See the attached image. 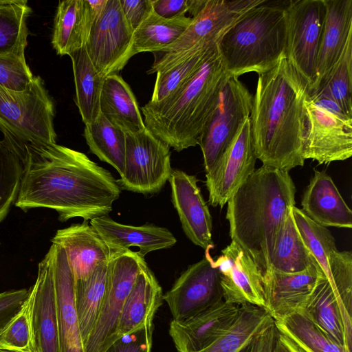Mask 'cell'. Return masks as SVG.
<instances>
[{
	"label": "cell",
	"instance_id": "obj_40",
	"mask_svg": "<svg viewBox=\"0 0 352 352\" xmlns=\"http://www.w3.org/2000/svg\"><path fill=\"white\" fill-rule=\"evenodd\" d=\"M34 295L33 285L21 309L0 331V350L36 352L33 329Z\"/></svg>",
	"mask_w": 352,
	"mask_h": 352
},
{
	"label": "cell",
	"instance_id": "obj_3",
	"mask_svg": "<svg viewBox=\"0 0 352 352\" xmlns=\"http://www.w3.org/2000/svg\"><path fill=\"white\" fill-rule=\"evenodd\" d=\"M296 187L289 172L261 166L228 201L229 234L252 258L263 278L284 222L295 206Z\"/></svg>",
	"mask_w": 352,
	"mask_h": 352
},
{
	"label": "cell",
	"instance_id": "obj_2",
	"mask_svg": "<svg viewBox=\"0 0 352 352\" xmlns=\"http://www.w3.org/2000/svg\"><path fill=\"white\" fill-rule=\"evenodd\" d=\"M308 88L285 54L258 75L250 116L256 158L263 165L289 172L302 166Z\"/></svg>",
	"mask_w": 352,
	"mask_h": 352
},
{
	"label": "cell",
	"instance_id": "obj_4",
	"mask_svg": "<svg viewBox=\"0 0 352 352\" xmlns=\"http://www.w3.org/2000/svg\"><path fill=\"white\" fill-rule=\"evenodd\" d=\"M230 76L217 47L197 72L174 93L141 107L146 129L177 152L195 146Z\"/></svg>",
	"mask_w": 352,
	"mask_h": 352
},
{
	"label": "cell",
	"instance_id": "obj_43",
	"mask_svg": "<svg viewBox=\"0 0 352 352\" xmlns=\"http://www.w3.org/2000/svg\"><path fill=\"white\" fill-rule=\"evenodd\" d=\"M22 172L19 158L0 140V223L17 199Z\"/></svg>",
	"mask_w": 352,
	"mask_h": 352
},
{
	"label": "cell",
	"instance_id": "obj_39",
	"mask_svg": "<svg viewBox=\"0 0 352 352\" xmlns=\"http://www.w3.org/2000/svg\"><path fill=\"white\" fill-rule=\"evenodd\" d=\"M309 95L331 98L346 116L352 118V32L325 82Z\"/></svg>",
	"mask_w": 352,
	"mask_h": 352
},
{
	"label": "cell",
	"instance_id": "obj_9",
	"mask_svg": "<svg viewBox=\"0 0 352 352\" xmlns=\"http://www.w3.org/2000/svg\"><path fill=\"white\" fill-rule=\"evenodd\" d=\"M173 169L170 147L146 128L125 133L124 170L117 180L124 190L143 195L159 192Z\"/></svg>",
	"mask_w": 352,
	"mask_h": 352
},
{
	"label": "cell",
	"instance_id": "obj_12",
	"mask_svg": "<svg viewBox=\"0 0 352 352\" xmlns=\"http://www.w3.org/2000/svg\"><path fill=\"white\" fill-rule=\"evenodd\" d=\"M253 96L239 78L230 76L199 140L206 173L217 163L250 116Z\"/></svg>",
	"mask_w": 352,
	"mask_h": 352
},
{
	"label": "cell",
	"instance_id": "obj_30",
	"mask_svg": "<svg viewBox=\"0 0 352 352\" xmlns=\"http://www.w3.org/2000/svg\"><path fill=\"white\" fill-rule=\"evenodd\" d=\"M273 322L265 308L240 305L236 316L222 333L198 352H238Z\"/></svg>",
	"mask_w": 352,
	"mask_h": 352
},
{
	"label": "cell",
	"instance_id": "obj_41",
	"mask_svg": "<svg viewBox=\"0 0 352 352\" xmlns=\"http://www.w3.org/2000/svg\"><path fill=\"white\" fill-rule=\"evenodd\" d=\"M292 214L302 240L328 278V258L331 252L338 250L334 237L326 227L311 220L298 208H292Z\"/></svg>",
	"mask_w": 352,
	"mask_h": 352
},
{
	"label": "cell",
	"instance_id": "obj_5",
	"mask_svg": "<svg viewBox=\"0 0 352 352\" xmlns=\"http://www.w3.org/2000/svg\"><path fill=\"white\" fill-rule=\"evenodd\" d=\"M286 2L258 5L245 13L221 37L217 49L230 76L260 75L274 67L285 54Z\"/></svg>",
	"mask_w": 352,
	"mask_h": 352
},
{
	"label": "cell",
	"instance_id": "obj_21",
	"mask_svg": "<svg viewBox=\"0 0 352 352\" xmlns=\"http://www.w3.org/2000/svg\"><path fill=\"white\" fill-rule=\"evenodd\" d=\"M51 263L56 300L60 352H85L74 298V276L64 250L52 244Z\"/></svg>",
	"mask_w": 352,
	"mask_h": 352
},
{
	"label": "cell",
	"instance_id": "obj_47",
	"mask_svg": "<svg viewBox=\"0 0 352 352\" xmlns=\"http://www.w3.org/2000/svg\"><path fill=\"white\" fill-rule=\"evenodd\" d=\"M29 294V289H12L0 293V331L19 312Z\"/></svg>",
	"mask_w": 352,
	"mask_h": 352
},
{
	"label": "cell",
	"instance_id": "obj_51",
	"mask_svg": "<svg viewBox=\"0 0 352 352\" xmlns=\"http://www.w3.org/2000/svg\"><path fill=\"white\" fill-rule=\"evenodd\" d=\"M0 352H14V351H5V350H0Z\"/></svg>",
	"mask_w": 352,
	"mask_h": 352
},
{
	"label": "cell",
	"instance_id": "obj_28",
	"mask_svg": "<svg viewBox=\"0 0 352 352\" xmlns=\"http://www.w3.org/2000/svg\"><path fill=\"white\" fill-rule=\"evenodd\" d=\"M300 311L337 343L351 351L352 334L346 329L338 299L326 277L318 282Z\"/></svg>",
	"mask_w": 352,
	"mask_h": 352
},
{
	"label": "cell",
	"instance_id": "obj_15",
	"mask_svg": "<svg viewBox=\"0 0 352 352\" xmlns=\"http://www.w3.org/2000/svg\"><path fill=\"white\" fill-rule=\"evenodd\" d=\"M256 159L248 118L217 163L206 174L209 204L223 208L254 173Z\"/></svg>",
	"mask_w": 352,
	"mask_h": 352
},
{
	"label": "cell",
	"instance_id": "obj_20",
	"mask_svg": "<svg viewBox=\"0 0 352 352\" xmlns=\"http://www.w3.org/2000/svg\"><path fill=\"white\" fill-rule=\"evenodd\" d=\"M51 241L64 250L74 280L88 278L99 265L108 262L111 254L88 221L58 230Z\"/></svg>",
	"mask_w": 352,
	"mask_h": 352
},
{
	"label": "cell",
	"instance_id": "obj_16",
	"mask_svg": "<svg viewBox=\"0 0 352 352\" xmlns=\"http://www.w3.org/2000/svg\"><path fill=\"white\" fill-rule=\"evenodd\" d=\"M221 253L214 263L220 274L223 300L265 308L263 276L252 258L234 241Z\"/></svg>",
	"mask_w": 352,
	"mask_h": 352
},
{
	"label": "cell",
	"instance_id": "obj_34",
	"mask_svg": "<svg viewBox=\"0 0 352 352\" xmlns=\"http://www.w3.org/2000/svg\"><path fill=\"white\" fill-rule=\"evenodd\" d=\"M192 17L186 15L166 19L153 10L133 32L132 53L159 52L174 43L186 30Z\"/></svg>",
	"mask_w": 352,
	"mask_h": 352
},
{
	"label": "cell",
	"instance_id": "obj_19",
	"mask_svg": "<svg viewBox=\"0 0 352 352\" xmlns=\"http://www.w3.org/2000/svg\"><path fill=\"white\" fill-rule=\"evenodd\" d=\"M239 305L224 300L182 320H172L169 334L178 352H198L212 344L232 322Z\"/></svg>",
	"mask_w": 352,
	"mask_h": 352
},
{
	"label": "cell",
	"instance_id": "obj_25",
	"mask_svg": "<svg viewBox=\"0 0 352 352\" xmlns=\"http://www.w3.org/2000/svg\"><path fill=\"white\" fill-rule=\"evenodd\" d=\"M301 206L305 214L322 226L352 228V211L324 171L314 170Z\"/></svg>",
	"mask_w": 352,
	"mask_h": 352
},
{
	"label": "cell",
	"instance_id": "obj_26",
	"mask_svg": "<svg viewBox=\"0 0 352 352\" xmlns=\"http://www.w3.org/2000/svg\"><path fill=\"white\" fill-rule=\"evenodd\" d=\"M163 295L162 289L153 272L148 265H145L124 302L116 341L153 324L155 314L162 305Z\"/></svg>",
	"mask_w": 352,
	"mask_h": 352
},
{
	"label": "cell",
	"instance_id": "obj_13",
	"mask_svg": "<svg viewBox=\"0 0 352 352\" xmlns=\"http://www.w3.org/2000/svg\"><path fill=\"white\" fill-rule=\"evenodd\" d=\"M133 30L125 19L120 0H107L85 46L101 76L106 78L118 74L133 56Z\"/></svg>",
	"mask_w": 352,
	"mask_h": 352
},
{
	"label": "cell",
	"instance_id": "obj_46",
	"mask_svg": "<svg viewBox=\"0 0 352 352\" xmlns=\"http://www.w3.org/2000/svg\"><path fill=\"white\" fill-rule=\"evenodd\" d=\"M206 0H152L153 11L159 16L171 19L189 12L194 17Z\"/></svg>",
	"mask_w": 352,
	"mask_h": 352
},
{
	"label": "cell",
	"instance_id": "obj_29",
	"mask_svg": "<svg viewBox=\"0 0 352 352\" xmlns=\"http://www.w3.org/2000/svg\"><path fill=\"white\" fill-rule=\"evenodd\" d=\"M91 30L87 19L85 0L58 2L52 38V46L57 54L69 56L84 47Z\"/></svg>",
	"mask_w": 352,
	"mask_h": 352
},
{
	"label": "cell",
	"instance_id": "obj_14",
	"mask_svg": "<svg viewBox=\"0 0 352 352\" xmlns=\"http://www.w3.org/2000/svg\"><path fill=\"white\" fill-rule=\"evenodd\" d=\"M173 320H182L223 301L220 274L210 254L189 265L163 295Z\"/></svg>",
	"mask_w": 352,
	"mask_h": 352
},
{
	"label": "cell",
	"instance_id": "obj_7",
	"mask_svg": "<svg viewBox=\"0 0 352 352\" xmlns=\"http://www.w3.org/2000/svg\"><path fill=\"white\" fill-rule=\"evenodd\" d=\"M303 157L318 164L344 161L352 155V118L331 98L306 95Z\"/></svg>",
	"mask_w": 352,
	"mask_h": 352
},
{
	"label": "cell",
	"instance_id": "obj_50",
	"mask_svg": "<svg viewBox=\"0 0 352 352\" xmlns=\"http://www.w3.org/2000/svg\"><path fill=\"white\" fill-rule=\"evenodd\" d=\"M272 352H304L287 336L277 330Z\"/></svg>",
	"mask_w": 352,
	"mask_h": 352
},
{
	"label": "cell",
	"instance_id": "obj_10",
	"mask_svg": "<svg viewBox=\"0 0 352 352\" xmlns=\"http://www.w3.org/2000/svg\"><path fill=\"white\" fill-rule=\"evenodd\" d=\"M285 56L309 92L316 78V66L325 9L323 0L286 2Z\"/></svg>",
	"mask_w": 352,
	"mask_h": 352
},
{
	"label": "cell",
	"instance_id": "obj_38",
	"mask_svg": "<svg viewBox=\"0 0 352 352\" xmlns=\"http://www.w3.org/2000/svg\"><path fill=\"white\" fill-rule=\"evenodd\" d=\"M217 43H209L182 61L157 72L153 92L148 102H161L185 84L214 52Z\"/></svg>",
	"mask_w": 352,
	"mask_h": 352
},
{
	"label": "cell",
	"instance_id": "obj_18",
	"mask_svg": "<svg viewBox=\"0 0 352 352\" xmlns=\"http://www.w3.org/2000/svg\"><path fill=\"white\" fill-rule=\"evenodd\" d=\"M323 277L318 264L295 273L271 271L263 278L265 310L274 320L301 310Z\"/></svg>",
	"mask_w": 352,
	"mask_h": 352
},
{
	"label": "cell",
	"instance_id": "obj_6",
	"mask_svg": "<svg viewBox=\"0 0 352 352\" xmlns=\"http://www.w3.org/2000/svg\"><path fill=\"white\" fill-rule=\"evenodd\" d=\"M55 103L43 80L34 76L23 91L0 86V131L36 144H56Z\"/></svg>",
	"mask_w": 352,
	"mask_h": 352
},
{
	"label": "cell",
	"instance_id": "obj_11",
	"mask_svg": "<svg viewBox=\"0 0 352 352\" xmlns=\"http://www.w3.org/2000/svg\"><path fill=\"white\" fill-rule=\"evenodd\" d=\"M266 0H206L183 34L155 56L147 74L168 69L184 52L204 41H219L245 13Z\"/></svg>",
	"mask_w": 352,
	"mask_h": 352
},
{
	"label": "cell",
	"instance_id": "obj_49",
	"mask_svg": "<svg viewBox=\"0 0 352 352\" xmlns=\"http://www.w3.org/2000/svg\"><path fill=\"white\" fill-rule=\"evenodd\" d=\"M277 333L274 322L238 352H272Z\"/></svg>",
	"mask_w": 352,
	"mask_h": 352
},
{
	"label": "cell",
	"instance_id": "obj_33",
	"mask_svg": "<svg viewBox=\"0 0 352 352\" xmlns=\"http://www.w3.org/2000/svg\"><path fill=\"white\" fill-rule=\"evenodd\" d=\"M312 264L318 263L298 230L292 209L276 239L270 259L271 271L295 273Z\"/></svg>",
	"mask_w": 352,
	"mask_h": 352
},
{
	"label": "cell",
	"instance_id": "obj_44",
	"mask_svg": "<svg viewBox=\"0 0 352 352\" xmlns=\"http://www.w3.org/2000/svg\"><path fill=\"white\" fill-rule=\"evenodd\" d=\"M25 47L0 55V86L10 91H23L32 82L34 75L25 58Z\"/></svg>",
	"mask_w": 352,
	"mask_h": 352
},
{
	"label": "cell",
	"instance_id": "obj_22",
	"mask_svg": "<svg viewBox=\"0 0 352 352\" xmlns=\"http://www.w3.org/2000/svg\"><path fill=\"white\" fill-rule=\"evenodd\" d=\"M325 15L320 41L316 78L309 94L327 80L352 32V0H323Z\"/></svg>",
	"mask_w": 352,
	"mask_h": 352
},
{
	"label": "cell",
	"instance_id": "obj_1",
	"mask_svg": "<svg viewBox=\"0 0 352 352\" xmlns=\"http://www.w3.org/2000/svg\"><path fill=\"white\" fill-rule=\"evenodd\" d=\"M3 142L21 162L23 172L14 206L54 210L65 222L109 215L120 195L112 174L80 151L57 144H36L6 136Z\"/></svg>",
	"mask_w": 352,
	"mask_h": 352
},
{
	"label": "cell",
	"instance_id": "obj_27",
	"mask_svg": "<svg viewBox=\"0 0 352 352\" xmlns=\"http://www.w3.org/2000/svg\"><path fill=\"white\" fill-rule=\"evenodd\" d=\"M100 107L101 113L125 133H137L146 128L134 94L118 74L105 78Z\"/></svg>",
	"mask_w": 352,
	"mask_h": 352
},
{
	"label": "cell",
	"instance_id": "obj_24",
	"mask_svg": "<svg viewBox=\"0 0 352 352\" xmlns=\"http://www.w3.org/2000/svg\"><path fill=\"white\" fill-rule=\"evenodd\" d=\"M34 286L33 329L36 352H60L56 300L50 250L38 263Z\"/></svg>",
	"mask_w": 352,
	"mask_h": 352
},
{
	"label": "cell",
	"instance_id": "obj_35",
	"mask_svg": "<svg viewBox=\"0 0 352 352\" xmlns=\"http://www.w3.org/2000/svg\"><path fill=\"white\" fill-rule=\"evenodd\" d=\"M274 320L277 330L304 352H351L300 311Z\"/></svg>",
	"mask_w": 352,
	"mask_h": 352
},
{
	"label": "cell",
	"instance_id": "obj_37",
	"mask_svg": "<svg viewBox=\"0 0 352 352\" xmlns=\"http://www.w3.org/2000/svg\"><path fill=\"white\" fill-rule=\"evenodd\" d=\"M31 12L25 0H0V55L26 47Z\"/></svg>",
	"mask_w": 352,
	"mask_h": 352
},
{
	"label": "cell",
	"instance_id": "obj_8",
	"mask_svg": "<svg viewBox=\"0 0 352 352\" xmlns=\"http://www.w3.org/2000/svg\"><path fill=\"white\" fill-rule=\"evenodd\" d=\"M147 263L130 249L111 252L107 263L106 288L102 307L85 352H104L116 342V333L124 302L135 280Z\"/></svg>",
	"mask_w": 352,
	"mask_h": 352
},
{
	"label": "cell",
	"instance_id": "obj_48",
	"mask_svg": "<svg viewBox=\"0 0 352 352\" xmlns=\"http://www.w3.org/2000/svg\"><path fill=\"white\" fill-rule=\"evenodd\" d=\"M126 22L133 32L153 11L152 0H120Z\"/></svg>",
	"mask_w": 352,
	"mask_h": 352
},
{
	"label": "cell",
	"instance_id": "obj_31",
	"mask_svg": "<svg viewBox=\"0 0 352 352\" xmlns=\"http://www.w3.org/2000/svg\"><path fill=\"white\" fill-rule=\"evenodd\" d=\"M76 96L75 102L85 124L100 116V99L104 77L92 64L85 47L71 54Z\"/></svg>",
	"mask_w": 352,
	"mask_h": 352
},
{
	"label": "cell",
	"instance_id": "obj_36",
	"mask_svg": "<svg viewBox=\"0 0 352 352\" xmlns=\"http://www.w3.org/2000/svg\"><path fill=\"white\" fill-rule=\"evenodd\" d=\"M83 135L90 151L121 175L124 164L125 133L101 113L95 122L85 124Z\"/></svg>",
	"mask_w": 352,
	"mask_h": 352
},
{
	"label": "cell",
	"instance_id": "obj_23",
	"mask_svg": "<svg viewBox=\"0 0 352 352\" xmlns=\"http://www.w3.org/2000/svg\"><path fill=\"white\" fill-rule=\"evenodd\" d=\"M89 223L96 229L111 252L138 247L143 257L149 252L173 247L177 239L167 228L153 224L141 226L118 223L109 215L91 219Z\"/></svg>",
	"mask_w": 352,
	"mask_h": 352
},
{
	"label": "cell",
	"instance_id": "obj_32",
	"mask_svg": "<svg viewBox=\"0 0 352 352\" xmlns=\"http://www.w3.org/2000/svg\"><path fill=\"white\" fill-rule=\"evenodd\" d=\"M108 262L99 265L85 279L74 280V298L85 347L96 323L104 296Z\"/></svg>",
	"mask_w": 352,
	"mask_h": 352
},
{
	"label": "cell",
	"instance_id": "obj_17",
	"mask_svg": "<svg viewBox=\"0 0 352 352\" xmlns=\"http://www.w3.org/2000/svg\"><path fill=\"white\" fill-rule=\"evenodd\" d=\"M168 182L171 201L186 236L205 250L213 248L212 216L197 186L196 176L175 169Z\"/></svg>",
	"mask_w": 352,
	"mask_h": 352
},
{
	"label": "cell",
	"instance_id": "obj_45",
	"mask_svg": "<svg viewBox=\"0 0 352 352\" xmlns=\"http://www.w3.org/2000/svg\"><path fill=\"white\" fill-rule=\"evenodd\" d=\"M153 324L124 336L113 342L104 352H151Z\"/></svg>",
	"mask_w": 352,
	"mask_h": 352
},
{
	"label": "cell",
	"instance_id": "obj_42",
	"mask_svg": "<svg viewBox=\"0 0 352 352\" xmlns=\"http://www.w3.org/2000/svg\"><path fill=\"white\" fill-rule=\"evenodd\" d=\"M330 283L340 305L346 327L352 334V252L336 250L328 258Z\"/></svg>",
	"mask_w": 352,
	"mask_h": 352
}]
</instances>
